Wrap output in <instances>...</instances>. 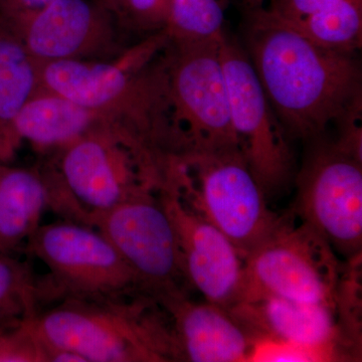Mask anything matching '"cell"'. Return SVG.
Segmentation results:
<instances>
[{
  "label": "cell",
  "instance_id": "6da1fadb",
  "mask_svg": "<svg viewBox=\"0 0 362 362\" xmlns=\"http://www.w3.org/2000/svg\"><path fill=\"white\" fill-rule=\"evenodd\" d=\"M245 51L279 122L300 139H318L362 100L356 54L317 45L261 8L247 11Z\"/></svg>",
  "mask_w": 362,
  "mask_h": 362
},
{
  "label": "cell",
  "instance_id": "7a4b0ae2",
  "mask_svg": "<svg viewBox=\"0 0 362 362\" xmlns=\"http://www.w3.org/2000/svg\"><path fill=\"white\" fill-rule=\"evenodd\" d=\"M169 40L164 30L110 61L39 62L40 88L99 112L168 158L176 152L163 57Z\"/></svg>",
  "mask_w": 362,
  "mask_h": 362
},
{
  "label": "cell",
  "instance_id": "3957f363",
  "mask_svg": "<svg viewBox=\"0 0 362 362\" xmlns=\"http://www.w3.org/2000/svg\"><path fill=\"white\" fill-rule=\"evenodd\" d=\"M44 166L52 209L66 220L92 216L151 190H160L166 162L130 131L103 118L89 132L54 152Z\"/></svg>",
  "mask_w": 362,
  "mask_h": 362
},
{
  "label": "cell",
  "instance_id": "277c9868",
  "mask_svg": "<svg viewBox=\"0 0 362 362\" xmlns=\"http://www.w3.org/2000/svg\"><path fill=\"white\" fill-rule=\"evenodd\" d=\"M28 321L51 362L175 361L168 315L146 295L65 298Z\"/></svg>",
  "mask_w": 362,
  "mask_h": 362
},
{
  "label": "cell",
  "instance_id": "5b68a950",
  "mask_svg": "<svg viewBox=\"0 0 362 362\" xmlns=\"http://www.w3.org/2000/svg\"><path fill=\"white\" fill-rule=\"evenodd\" d=\"M162 187L225 233L245 259L284 218L269 209L238 147L187 150L171 157Z\"/></svg>",
  "mask_w": 362,
  "mask_h": 362
},
{
  "label": "cell",
  "instance_id": "8992f818",
  "mask_svg": "<svg viewBox=\"0 0 362 362\" xmlns=\"http://www.w3.org/2000/svg\"><path fill=\"white\" fill-rule=\"evenodd\" d=\"M223 35L170 40L164 49L171 124L180 154L238 147L221 59Z\"/></svg>",
  "mask_w": 362,
  "mask_h": 362
},
{
  "label": "cell",
  "instance_id": "52a82bcc",
  "mask_svg": "<svg viewBox=\"0 0 362 362\" xmlns=\"http://www.w3.org/2000/svg\"><path fill=\"white\" fill-rule=\"evenodd\" d=\"M341 275L339 261L327 240L306 223L295 226L284 216L245 259L238 303L274 296L337 308Z\"/></svg>",
  "mask_w": 362,
  "mask_h": 362
},
{
  "label": "cell",
  "instance_id": "ba28073f",
  "mask_svg": "<svg viewBox=\"0 0 362 362\" xmlns=\"http://www.w3.org/2000/svg\"><path fill=\"white\" fill-rule=\"evenodd\" d=\"M28 250L49 269L56 298L101 300L142 294L122 257L92 226L69 220L40 225L28 240Z\"/></svg>",
  "mask_w": 362,
  "mask_h": 362
},
{
  "label": "cell",
  "instance_id": "9c48e42d",
  "mask_svg": "<svg viewBox=\"0 0 362 362\" xmlns=\"http://www.w3.org/2000/svg\"><path fill=\"white\" fill-rule=\"evenodd\" d=\"M235 141L267 197L294 178V157L244 47L223 33L221 44Z\"/></svg>",
  "mask_w": 362,
  "mask_h": 362
},
{
  "label": "cell",
  "instance_id": "30bf717a",
  "mask_svg": "<svg viewBox=\"0 0 362 362\" xmlns=\"http://www.w3.org/2000/svg\"><path fill=\"white\" fill-rule=\"evenodd\" d=\"M113 245L134 273L142 294L154 300L185 292L187 285L173 223L162 204L159 190L92 216L86 223Z\"/></svg>",
  "mask_w": 362,
  "mask_h": 362
},
{
  "label": "cell",
  "instance_id": "8fae6325",
  "mask_svg": "<svg viewBox=\"0 0 362 362\" xmlns=\"http://www.w3.org/2000/svg\"><path fill=\"white\" fill-rule=\"evenodd\" d=\"M294 214L334 252L357 261L362 249V162L334 144L317 145L296 178Z\"/></svg>",
  "mask_w": 362,
  "mask_h": 362
},
{
  "label": "cell",
  "instance_id": "7c38bea8",
  "mask_svg": "<svg viewBox=\"0 0 362 362\" xmlns=\"http://www.w3.org/2000/svg\"><path fill=\"white\" fill-rule=\"evenodd\" d=\"M37 62L110 61L130 44L100 0H52L35 11L0 18Z\"/></svg>",
  "mask_w": 362,
  "mask_h": 362
},
{
  "label": "cell",
  "instance_id": "4fadbf2b",
  "mask_svg": "<svg viewBox=\"0 0 362 362\" xmlns=\"http://www.w3.org/2000/svg\"><path fill=\"white\" fill-rule=\"evenodd\" d=\"M159 197L175 230L187 285L209 303L230 310L242 293V252L216 226L185 206L171 188L162 187Z\"/></svg>",
  "mask_w": 362,
  "mask_h": 362
},
{
  "label": "cell",
  "instance_id": "5bb4252c",
  "mask_svg": "<svg viewBox=\"0 0 362 362\" xmlns=\"http://www.w3.org/2000/svg\"><path fill=\"white\" fill-rule=\"evenodd\" d=\"M168 317L175 361H250L256 340L230 311L195 303L185 292L156 299Z\"/></svg>",
  "mask_w": 362,
  "mask_h": 362
},
{
  "label": "cell",
  "instance_id": "9a60e30c",
  "mask_svg": "<svg viewBox=\"0 0 362 362\" xmlns=\"http://www.w3.org/2000/svg\"><path fill=\"white\" fill-rule=\"evenodd\" d=\"M228 311L256 343H283L310 349L321 358H334L335 346L341 339L337 307L268 296L240 302Z\"/></svg>",
  "mask_w": 362,
  "mask_h": 362
},
{
  "label": "cell",
  "instance_id": "2e32d148",
  "mask_svg": "<svg viewBox=\"0 0 362 362\" xmlns=\"http://www.w3.org/2000/svg\"><path fill=\"white\" fill-rule=\"evenodd\" d=\"M103 115L51 90L28 99L14 121L16 137L42 153L57 152L95 127Z\"/></svg>",
  "mask_w": 362,
  "mask_h": 362
},
{
  "label": "cell",
  "instance_id": "e0dca14e",
  "mask_svg": "<svg viewBox=\"0 0 362 362\" xmlns=\"http://www.w3.org/2000/svg\"><path fill=\"white\" fill-rule=\"evenodd\" d=\"M51 206L42 168H11L0 163V254L28 242Z\"/></svg>",
  "mask_w": 362,
  "mask_h": 362
},
{
  "label": "cell",
  "instance_id": "ac0fdd59",
  "mask_svg": "<svg viewBox=\"0 0 362 362\" xmlns=\"http://www.w3.org/2000/svg\"><path fill=\"white\" fill-rule=\"evenodd\" d=\"M39 90V62L0 23V163L11 161L20 148L14 121Z\"/></svg>",
  "mask_w": 362,
  "mask_h": 362
},
{
  "label": "cell",
  "instance_id": "d6986e66",
  "mask_svg": "<svg viewBox=\"0 0 362 362\" xmlns=\"http://www.w3.org/2000/svg\"><path fill=\"white\" fill-rule=\"evenodd\" d=\"M54 299L28 264L0 254V326H11L39 313L42 300Z\"/></svg>",
  "mask_w": 362,
  "mask_h": 362
},
{
  "label": "cell",
  "instance_id": "ffe728a7",
  "mask_svg": "<svg viewBox=\"0 0 362 362\" xmlns=\"http://www.w3.org/2000/svg\"><path fill=\"white\" fill-rule=\"evenodd\" d=\"M291 26L317 45L356 54L362 44V0H338Z\"/></svg>",
  "mask_w": 362,
  "mask_h": 362
},
{
  "label": "cell",
  "instance_id": "44dd1931",
  "mask_svg": "<svg viewBox=\"0 0 362 362\" xmlns=\"http://www.w3.org/2000/svg\"><path fill=\"white\" fill-rule=\"evenodd\" d=\"M228 0H171L168 32L171 42L216 39L225 33Z\"/></svg>",
  "mask_w": 362,
  "mask_h": 362
},
{
  "label": "cell",
  "instance_id": "7402d4cb",
  "mask_svg": "<svg viewBox=\"0 0 362 362\" xmlns=\"http://www.w3.org/2000/svg\"><path fill=\"white\" fill-rule=\"evenodd\" d=\"M171 0H125L116 14L117 25L124 37L140 39L162 32L168 25Z\"/></svg>",
  "mask_w": 362,
  "mask_h": 362
},
{
  "label": "cell",
  "instance_id": "603a6c76",
  "mask_svg": "<svg viewBox=\"0 0 362 362\" xmlns=\"http://www.w3.org/2000/svg\"><path fill=\"white\" fill-rule=\"evenodd\" d=\"M338 0H272L268 11L290 25L323 11Z\"/></svg>",
  "mask_w": 362,
  "mask_h": 362
},
{
  "label": "cell",
  "instance_id": "cb8c5ba5",
  "mask_svg": "<svg viewBox=\"0 0 362 362\" xmlns=\"http://www.w3.org/2000/svg\"><path fill=\"white\" fill-rule=\"evenodd\" d=\"M52 0H0V18H16L33 13Z\"/></svg>",
  "mask_w": 362,
  "mask_h": 362
},
{
  "label": "cell",
  "instance_id": "d4e9b609",
  "mask_svg": "<svg viewBox=\"0 0 362 362\" xmlns=\"http://www.w3.org/2000/svg\"><path fill=\"white\" fill-rule=\"evenodd\" d=\"M100 1L115 18L116 14L120 11L125 0H100Z\"/></svg>",
  "mask_w": 362,
  "mask_h": 362
},
{
  "label": "cell",
  "instance_id": "484cf974",
  "mask_svg": "<svg viewBox=\"0 0 362 362\" xmlns=\"http://www.w3.org/2000/svg\"><path fill=\"white\" fill-rule=\"evenodd\" d=\"M243 4L246 7V11H255V9L263 7L264 0H242Z\"/></svg>",
  "mask_w": 362,
  "mask_h": 362
},
{
  "label": "cell",
  "instance_id": "4316f807",
  "mask_svg": "<svg viewBox=\"0 0 362 362\" xmlns=\"http://www.w3.org/2000/svg\"><path fill=\"white\" fill-rule=\"evenodd\" d=\"M11 326H13V325H11ZM7 327H9V326H0V334H1L2 331L6 329V328H7Z\"/></svg>",
  "mask_w": 362,
  "mask_h": 362
}]
</instances>
